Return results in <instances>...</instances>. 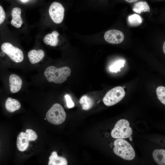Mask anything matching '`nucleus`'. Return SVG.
<instances>
[{
    "label": "nucleus",
    "instance_id": "obj_1",
    "mask_svg": "<svg viewBox=\"0 0 165 165\" xmlns=\"http://www.w3.org/2000/svg\"><path fill=\"white\" fill-rule=\"evenodd\" d=\"M71 73V70L68 67H63L57 68L50 66L46 68L44 75L49 82L60 84L67 79Z\"/></svg>",
    "mask_w": 165,
    "mask_h": 165
},
{
    "label": "nucleus",
    "instance_id": "obj_2",
    "mask_svg": "<svg viewBox=\"0 0 165 165\" xmlns=\"http://www.w3.org/2000/svg\"><path fill=\"white\" fill-rule=\"evenodd\" d=\"M114 153L118 156L127 160L133 159L135 155L134 148L131 145L123 139H117L114 142Z\"/></svg>",
    "mask_w": 165,
    "mask_h": 165
},
{
    "label": "nucleus",
    "instance_id": "obj_3",
    "mask_svg": "<svg viewBox=\"0 0 165 165\" xmlns=\"http://www.w3.org/2000/svg\"><path fill=\"white\" fill-rule=\"evenodd\" d=\"M66 118V112L61 105L58 103L53 105L46 114L47 120L54 125L61 124L64 122Z\"/></svg>",
    "mask_w": 165,
    "mask_h": 165
},
{
    "label": "nucleus",
    "instance_id": "obj_4",
    "mask_svg": "<svg viewBox=\"0 0 165 165\" xmlns=\"http://www.w3.org/2000/svg\"><path fill=\"white\" fill-rule=\"evenodd\" d=\"M132 133L129 122L125 119H121L116 123L111 135L114 138L125 139L131 136Z\"/></svg>",
    "mask_w": 165,
    "mask_h": 165
},
{
    "label": "nucleus",
    "instance_id": "obj_5",
    "mask_svg": "<svg viewBox=\"0 0 165 165\" xmlns=\"http://www.w3.org/2000/svg\"><path fill=\"white\" fill-rule=\"evenodd\" d=\"M125 94L123 87H116L107 92L103 99V102L107 106L114 105L120 101L124 97Z\"/></svg>",
    "mask_w": 165,
    "mask_h": 165
},
{
    "label": "nucleus",
    "instance_id": "obj_6",
    "mask_svg": "<svg viewBox=\"0 0 165 165\" xmlns=\"http://www.w3.org/2000/svg\"><path fill=\"white\" fill-rule=\"evenodd\" d=\"M1 48L13 61L16 63L22 62L24 59V54L22 51L20 49L13 46L9 42L3 43Z\"/></svg>",
    "mask_w": 165,
    "mask_h": 165
},
{
    "label": "nucleus",
    "instance_id": "obj_7",
    "mask_svg": "<svg viewBox=\"0 0 165 165\" xmlns=\"http://www.w3.org/2000/svg\"><path fill=\"white\" fill-rule=\"evenodd\" d=\"M64 9L62 4L57 2L52 3L49 8V14L51 19L55 23H61L64 19Z\"/></svg>",
    "mask_w": 165,
    "mask_h": 165
},
{
    "label": "nucleus",
    "instance_id": "obj_8",
    "mask_svg": "<svg viewBox=\"0 0 165 165\" xmlns=\"http://www.w3.org/2000/svg\"><path fill=\"white\" fill-rule=\"evenodd\" d=\"M104 38L107 42L113 44H118L124 40V36L121 31L116 30H111L106 31Z\"/></svg>",
    "mask_w": 165,
    "mask_h": 165
},
{
    "label": "nucleus",
    "instance_id": "obj_9",
    "mask_svg": "<svg viewBox=\"0 0 165 165\" xmlns=\"http://www.w3.org/2000/svg\"><path fill=\"white\" fill-rule=\"evenodd\" d=\"M9 81L11 92L15 93L20 90L21 88L22 81L19 76L14 74L11 75L9 77Z\"/></svg>",
    "mask_w": 165,
    "mask_h": 165
},
{
    "label": "nucleus",
    "instance_id": "obj_10",
    "mask_svg": "<svg viewBox=\"0 0 165 165\" xmlns=\"http://www.w3.org/2000/svg\"><path fill=\"white\" fill-rule=\"evenodd\" d=\"M29 141L26 133L20 132L17 138L16 146L18 149L21 152L26 150L28 147Z\"/></svg>",
    "mask_w": 165,
    "mask_h": 165
},
{
    "label": "nucleus",
    "instance_id": "obj_11",
    "mask_svg": "<svg viewBox=\"0 0 165 165\" xmlns=\"http://www.w3.org/2000/svg\"><path fill=\"white\" fill-rule=\"evenodd\" d=\"M44 55V52L42 50H33L30 51L28 53V59L32 64H35L39 62L43 59Z\"/></svg>",
    "mask_w": 165,
    "mask_h": 165
},
{
    "label": "nucleus",
    "instance_id": "obj_12",
    "mask_svg": "<svg viewBox=\"0 0 165 165\" xmlns=\"http://www.w3.org/2000/svg\"><path fill=\"white\" fill-rule=\"evenodd\" d=\"M21 10L18 7H15L12 10L11 14L12 19L11 21V24L16 28H20L23 23V21L20 15Z\"/></svg>",
    "mask_w": 165,
    "mask_h": 165
},
{
    "label": "nucleus",
    "instance_id": "obj_13",
    "mask_svg": "<svg viewBox=\"0 0 165 165\" xmlns=\"http://www.w3.org/2000/svg\"><path fill=\"white\" fill-rule=\"evenodd\" d=\"M59 35V33L57 31H54L51 33L45 36L43 39L44 42L46 44L51 46H56L58 43Z\"/></svg>",
    "mask_w": 165,
    "mask_h": 165
},
{
    "label": "nucleus",
    "instance_id": "obj_14",
    "mask_svg": "<svg viewBox=\"0 0 165 165\" xmlns=\"http://www.w3.org/2000/svg\"><path fill=\"white\" fill-rule=\"evenodd\" d=\"M67 164L66 159L63 157L59 156L55 151L53 152L49 158V165H67Z\"/></svg>",
    "mask_w": 165,
    "mask_h": 165
},
{
    "label": "nucleus",
    "instance_id": "obj_15",
    "mask_svg": "<svg viewBox=\"0 0 165 165\" xmlns=\"http://www.w3.org/2000/svg\"><path fill=\"white\" fill-rule=\"evenodd\" d=\"M6 109L10 112H13L19 109L21 107L20 103L16 99L8 97L5 103Z\"/></svg>",
    "mask_w": 165,
    "mask_h": 165
},
{
    "label": "nucleus",
    "instance_id": "obj_16",
    "mask_svg": "<svg viewBox=\"0 0 165 165\" xmlns=\"http://www.w3.org/2000/svg\"><path fill=\"white\" fill-rule=\"evenodd\" d=\"M152 156L155 161L159 165L165 164V150L156 149L152 153Z\"/></svg>",
    "mask_w": 165,
    "mask_h": 165
},
{
    "label": "nucleus",
    "instance_id": "obj_17",
    "mask_svg": "<svg viewBox=\"0 0 165 165\" xmlns=\"http://www.w3.org/2000/svg\"><path fill=\"white\" fill-rule=\"evenodd\" d=\"M132 10L138 13L142 12L150 11L149 5L146 2L139 1L135 3L133 5Z\"/></svg>",
    "mask_w": 165,
    "mask_h": 165
},
{
    "label": "nucleus",
    "instance_id": "obj_18",
    "mask_svg": "<svg viewBox=\"0 0 165 165\" xmlns=\"http://www.w3.org/2000/svg\"><path fill=\"white\" fill-rule=\"evenodd\" d=\"M79 103L82 106V109L86 110L90 109L92 107L94 102L90 97L84 95L80 98Z\"/></svg>",
    "mask_w": 165,
    "mask_h": 165
},
{
    "label": "nucleus",
    "instance_id": "obj_19",
    "mask_svg": "<svg viewBox=\"0 0 165 165\" xmlns=\"http://www.w3.org/2000/svg\"><path fill=\"white\" fill-rule=\"evenodd\" d=\"M128 20L129 24L133 26H138L142 22V19L141 17L135 13L129 16Z\"/></svg>",
    "mask_w": 165,
    "mask_h": 165
},
{
    "label": "nucleus",
    "instance_id": "obj_20",
    "mask_svg": "<svg viewBox=\"0 0 165 165\" xmlns=\"http://www.w3.org/2000/svg\"><path fill=\"white\" fill-rule=\"evenodd\" d=\"M124 60H119L110 66L109 68L110 70L112 72L116 73L120 71L121 67L124 66Z\"/></svg>",
    "mask_w": 165,
    "mask_h": 165
},
{
    "label": "nucleus",
    "instance_id": "obj_21",
    "mask_svg": "<svg viewBox=\"0 0 165 165\" xmlns=\"http://www.w3.org/2000/svg\"><path fill=\"white\" fill-rule=\"evenodd\" d=\"M156 93L159 100L164 105L165 104V87L163 86L158 87Z\"/></svg>",
    "mask_w": 165,
    "mask_h": 165
},
{
    "label": "nucleus",
    "instance_id": "obj_22",
    "mask_svg": "<svg viewBox=\"0 0 165 165\" xmlns=\"http://www.w3.org/2000/svg\"><path fill=\"white\" fill-rule=\"evenodd\" d=\"M25 133L29 141H34L37 138L36 133L32 130L27 129Z\"/></svg>",
    "mask_w": 165,
    "mask_h": 165
},
{
    "label": "nucleus",
    "instance_id": "obj_23",
    "mask_svg": "<svg viewBox=\"0 0 165 165\" xmlns=\"http://www.w3.org/2000/svg\"><path fill=\"white\" fill-rule=\"evenodd\" d=\"M64 97L66 101L67 105L68 108H71L74 107V103L72 101L70 95L68 94H66L64 96Z\"/></svg>",
    "mask_w": 165,
    "mask_h": 165
},
{
    "label": "nucleus",
    "instance_id": "obj_24",
    "mask_svg": "<svg viewBox=\"0 0 165 165\" xmlns=\"http://www.w3.org/2000/svg\"><path fill=\"white\" fill-rule=\"evenodd\" d=\"M5 18V12L2 7L0 5V24L4 22Z\"/></svg>",
    "mask_w": 165,
    "mask_h": 165
},
{
    "label": "nucleus",
    "instance_id": "obj_25",
    "mask_svg": "<svg viewBox=\"0 0 165 165\" xmlns=\"http://www.w3.org/2000/svg\"><path fill=\"white\" fill-rule=\"evenodd\" d=\"M128 2L131 3L136 2L138 0H125Z\"/></svg>",
    "mask_w": 165,
    "mask_h": 165
},
{
    "label": "nucleus",
    "instance_id": "obj_26",
    "mask_svg": "<svg viewBox=\"0 0 165 165\" xmlns=\"http://www.w3.org/2000/svg\"><path fill=\"white\" fill-rule=\"evenodd\" d=\"M165 42H164V43H163V52L164 53H165Z\"/></svg>",
    "mask_w": 165,
    "mask_h": 165
},
{
    "label": "nucleus",
    "instance_id": "obj_27",
    "mask_svg": "<svg viewBox=\"0 0 165 165\" xmlns=\"http://www.w3.org/2000/svg\"><path fill=\"white\" fill-rule=\"evenodd\" d=\"M129 139H130V141H132V137H131V136L129 137Z\"/></svg>",
    "mask_w": 165,
    "mask_h": 165
},
{
    "label": "nucleus",
    "instance_id": "obj_28",
    "mask_svg": "<svg viewBox=\"0 0 165 165\" xmlns=\"http://www.w3.org/2000/svg\"><path fill=\"white\" fill-rule=\"evenodd\" d=\"M23 2H26L28 0H21Z\"/></svg>",
    "mask_w": 165,
    "mask_h": 165
},
{
    "label": "nucleus",
    "instance_id": "obj_29",
    "mask_svg": "<svg viewBox=\"0 0 165 165\" xmlns=\"http://www.w3.org/2000/svg\"></svg>",
    "mask_w": 165,
    "mask_h": 165
}]
</instances>
